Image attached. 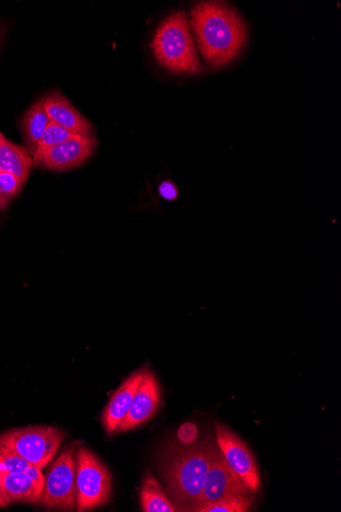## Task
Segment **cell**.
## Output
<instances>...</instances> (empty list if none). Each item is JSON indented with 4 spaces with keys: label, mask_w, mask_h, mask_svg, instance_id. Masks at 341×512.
I'll return each mask as SVG.
<instances>
[{
    "label": "cell",
    "mask_w": 341,
    "mask_h": 512,
    "mask_svg": "<svg viewBox=\"0 0 341 512\" xmlns=\"http://www.w3.org/2000/svg\"><path fill=\"white\" fill-rule=\"evenodd\" d=\"M24 184L16 175L0 170V211L7 209L19 196Z\"/></svg>",
    "instance_id": "e0dca14e"
},
{
    "label": "cell",
    "mask_w": 341,
    "mask_h": 512,
    "mask_svg": "<svg viewBox=\"0 0 341 512\" xmlns=\"http://www.w3.org/2000/svg\"><path fill=\"white\" fill-rule=\"evenodd\" d=\"M144 370L131 375L110 400L103 415V424L108 434L117 429L129 411L133 397L142 381Z\"/></svg>",
    "instance_id": "7c38bea8"
},
{
    "label": "cell",
    "mask_w": 341,
    "mask_h": 512,
    "mask_svg": "<svg viewBox=\"0 0 341 512\" xmlns=\"http://www.w3.org/2000/svg\"><path fill=\"white\" fill-rule=\"evenodd\" d=\"M140 499L145 512H176L175 504L170 501L162 485L151 473L145 475L141 489Z\"/></svg>",
    "instance_id": "2e32d148"
},
{
    "label": "cell",
    "mask_w": 341,
    "mask_h": 512,
    "mask_svg": "<svg viewBox=\"0 0 341 512\" xmlns=\"http://www.w3.org/2000/svg\"><path fill=\"white\" fill-rule=\"evenodd\" d=\"M0 134H3L2 131H0Z\"/></svg>",
    "instance_id": "cb8c5ba5"
},
{
    "label": "cell",
    "mask_w": 341,
    "mask_h": 512,
    "mask_svg": "<svg viewBox=\"0 0 341 512\" xmlns=\"http://www.w3.org/2000/svg\"><path fill=\"white\" fill-rule=\"evenodd\" d=\"M0 493L8 504L18 501L38 503L42 496V490L26 472L0 474Z\"/></svg>",
    "instance_id": "4fadbf2b"
},
{
    "label": "cell",
    "mask_w": 341,
    "mask_h": 512,
    "mask_svg": "<svg viewBox=\"0 0 341 512\" xmlns=\"http://www.w3.org/2000/svg\"><path fill=\"white\" fill-rule=\"evenodd\" d=\"M160 403L159 384L152 371L144 370L142 381L133 397L129 411L117 431L127 432L148 422L156 414Z\"/></svg>",
    "instance_id": "30bf717a"
},
{
    "label": "cell",
    "mask_w": 341,
    "mask_h": 512,
    "mask_svg": "<svg viewBox=\"0 0 341 512\" xmlns=\"http://www.w3.org/2000/svg\"><path fill=\"white\" fill-rule=\"evenodd\" d=\"M233 497H253L251 489L229 468L218 446L212 443L211 463L196 510Z\"/></svg>",
    "instance_id": "52a82bcc"
},
{
    "label": "cell",
    "mask_w": 341,
    "mask_h": 512,
    "mask_svg": "<svg viewBox=\"0 0 341 512\" xmlns=\"http://www.w3.org/2000/svg\"><path fill=\"white\" fill-rule=\"evenodd\" d=\"M151 48L158 63L175 74H194L201 71L202 66L190 25L183 12L169 16L160 25Z\"/></svg>",
    "instance_id": "3957f363"
},
{
    "label": "cell",
    "mask_w": 341,
    "mask_h": 512,
    "mask_svg": "<svg viewBox=\"0 0 341 512\" xmlns=\"http://www.w3.org/2000/svg\"><path fill=\"white\" fill-rule=\"evenodd\" d=\"M217 446L233 473L253 493L261 488L258 465L249 446L223 425H216Z\"/></svg>",
    "instance_id": "ba28073f"
},
{
    "label": "cell",
    "mask_w": 341,
    "mask_h": 512,
    "mask_svg": "<svg viewBox=\"0 0 341 512\" xmlns=\"http://www.w3.org/2000/svg\"><path fill=\"white\" fill-rule=\"evenodd\" d=\"M33 167V157L26 148L10 142L0 135V170L10 172L25 183Z\"/></svg>",
    "instance_id": "5bb4252c"
},
{
    "label": "cell",
    "mask_w": 341,
    "mask_h": 512,
    "mask_svg": "<svg viewBox=\"0 0 341 512\" xmlns=\"http://www.w3.org/2000/svg\"><path fill=\"white\" fill-rule=\"evenodd\" d=\"M198 438V429L193 424L183 425L178 432L179 442L190 444L196 442Z\"/></svg>",
    "instance_id": "44dd1931"
},
{
    "label": "cell",
    "mask_w": 341,
    "mask_h": 512,
    "mask_svg": "<svg viewBox=\"0 0 341 512\" xmlns=\"http://www.w3.org/2000/svg\"><path fill=\"white\" fill-rule=\"evenodd\" d=\"M42 100L51 121L73 134L94 136L92 124L60 92H53Z\"/></svg>",
    "instance_id": "8fae6325"
},
{
    "label": "cell",
    "mask_w": 341,
    "mask_h": 512,
    "mask_svg": "<svg viewBox=\"0 0 341 512\" xmlns=\"http://www.w3.org/2000/svg\"><path fill=\"white\" fill-rule=\"evenodd\" d=\"M50 118L44 109L43 100L36 102L23 116L22 127L24 132V143L27 151L35 154L41 137L50 123Z\"/></svg>",
    "instance_id": "9a60e30c"
},
{
    "label": "cell",
    "mask_w": 341,
    "mask_h": 512,
    "mask_svg": "<svg viewBox=\"0 0 341 512\" xmlns=\"http://www.w3.org/2000/svg\"><path fill=\"white\" fill-rule=\"evenodd\" d=\"M75 445L65 449L45 477L39 504L47 509L73 511L76 507Z\"/></svg>",
    "instance_id": "8992f818"
},
{
    "label": "cell",
    "mask_w": 341,
    "mask_h": 512,
    "mask_svg": "<svg viewBox=\"0 0 341 512\" xmlns=\"http://www.w3.org/2000/svg\"><path fill=\"white\" fill-rule=\"evenodd\" d=\"M209 442L167 444L160 456L161 472L178 511L196 510L211 463Z\"/></svg>",
    "instance_id": "6da1fadb"
},
{
    "label": "cell",
    "mask_w": 341,
    "mask_h": 512,
    "mask_svg": "<svg viewBox=\"0 0 341 512\" xmlns=\"http://www.w3.org/2000/svg\"><path fill=\"white\" fill-rule=\"evenodd\" d=\"M30 467L27 460L0 443V474L26 472Z\"/></svg>",
    "instance_id": "d6986e66"
},
{
    "label": "cell",
    "mask_w": 341,
    "mask_h": 512,
    "mask_svg": "<svg viewBox=\"0 0 341 512\" xmlns=\"http://www.w3.org/2000/svg\"><path fill=\"white\" fill-rule=\"evenodd\" d=\"M252 502L253 497H233L204 506L198 512H247Z\"/></svg>",
    "instance_id": "ffe728a7"
},
{
    "label": "cell",
    "mask_w": 341,
    "mask_h": 512,
    "mask_svg": "<svg viewBox=\"0 0 341 512\" xmlns=\"http://www.w3.org/2000/svg\"><path fill=\"white\" fill-rule=\"evenodd\" d=\"M159 194L166 201H175L178 198V189L174 182L166 180L159 186Z\"/></svg>",
    "instance_id": "7402d4cb"
},
{
    "label": "cell",
    "mask_w": 341,
    "mask_h": 512,
    "mask_svg": "<svg viewBox=\"0 0 341 512\" xmlns=\"http://www.w3.org/2000/svg\"><path fill=\"white\" fill-rule=\"evenodd\" d=\"M73 135L75 134H73L66 128L60 126L59 124L53 121H50L41 137V141L39 142L36 152H41L56 147L68 141V139L71 138Z\"/></svg>",
    "instance_id": "ac0fdd59"
},
{
    "label": "cell",
    "mask_w": 341,
    "mask_h": 512,
    "mask_svg": "<svg viewBox=\"0 0 341 512\" xmlns=\"http://www.w3.org/2000/svg\"><path fill=\"white\" fill-rule=\"evenodd\" d=\"M65 436V432L53 427H29L0 436V443L42 470L52 461Z\"/></svg>",
    "instance_id": "5b68a950"
},
{
    "label": "cell",
    "mask_w": 341,
    "mask_h": 512,
    "mask_svg": "<svg viewBox=\"0 0 341 512\" xmlns=\"http://www.w3.org/2000/svg\"><path fill=\"white\" fill-rule=\"evenodd\" d=\"M191 26L204 59L213 68L232 62L247 41L245 23L221 3L207 2L194 6Z\"/></svg>",
    "instance_id": "7a4b0ae2"
},
{
    "label": "cell",
    "mask_w": 341,
    "mask_h": 512,
    "mask_svg": "<svg viewBox=\"0 0 341 512\" xmlns=\"http://www.w3.org/2000/svg\"><path fill=\"white\" fill-rule=\"evenodd\" d=\"M96 138L75 134L68 141L33 155V166L68 171L86 162L96 149Z\"/></svg>",
    "instance_id": "9c48e42d"
},
{
    "label": "cell",
    "mask_w": 341,
    "mask_h": 512,
    "mask_svg": "<svg viewBox=\"0 0 341 512\" xmlns=\"http://www.w3.org/2000/svg\"><path fill=\"white\" fill-rule=\"evenodd\" d=\"M0 135H2V134H0Z\"/></svg>",
    "instance_id": "d4e9b609"
},
{
    "label": "cell",
    "mask_w": 341,
    "mask_h": 512,
    "mask_svg": "<svg viewBox=\"0 0 341 512\" xmlns=\"http://www.w3.org/2000/svg\"><path fill=\"white\" fill-rule=\"evenodd\" d=\"M76 507L77 511L99 508L111 498L112 477L103 461L86 447L76 453Z\"/></svg>",
    "instance_id": "277c9868"
},
{
    "label": "cell",
    "mask_w": 341,
    "mask_h": 512,
    "mask_svg": "<svg viewBox=\"0 0 341 512\" xmlns=\"http://www.w3.org/2000/svg\"><path fill=\"white\" fill-rule=\"evenodd\" d=\"M8 503L6 502L5 498L3 497L2 493H0V508L7 506Z\"/></svg>",
    "instance_id": "603a6c76"
}]
</instances>
